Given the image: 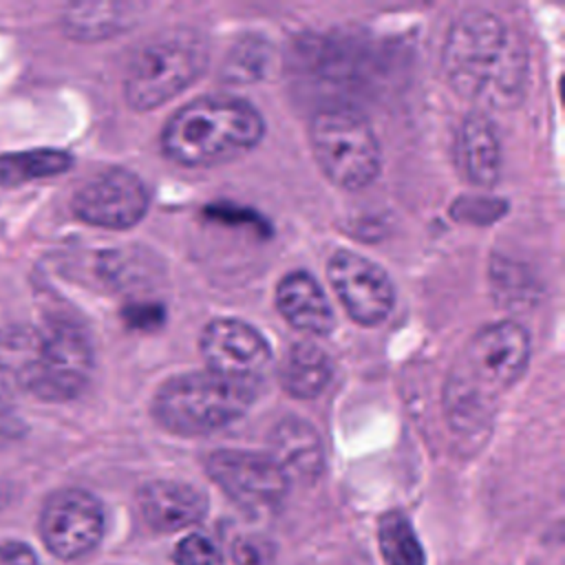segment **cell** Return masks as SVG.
Instances as JSON below:
<instances>
[{
  "instance_id": "obj_20",
  "label": "cell",
  "mask_w": 565,
  "mask_h": 565,
  "mask_svg": "<svg viewBox=\"0 0 565 565\" xmlns=\"http://www.w3.org/2000/svg\"><path fill=\"white\" fill-rule=\"evenodd\" d=\"M377 541L386 565H426L424 547L406 514L386 512L380 521Z\"/></svg>"
},
{
  "instance_id": "obj_14",
  "label": "cell",
  "mask_w": 565,
  "mask_h": 565,
  "mask_svg": "<svg viewBox=\"0 0 565 565\" xmlns=\"http://www.w3.org/2000/svg\"><path fill=\"white\" fill-rule=\"evenodd\" d=\"M276 307L280 316L298 331L311 335H327L335 327L333 307L307 271H289L276 287Z\"/></svg>"
},
{
  "instance_id": "obj_5",
  "label": "cell",
  "mask_w": 565,
  "mask_h": 565,
  "mask_svg": "<svg viewBox=\"0 0 565 565\" xmlns=\"http://www.w3.org/2000/svg\"><path fill=\"white\" fill-rule=\"evenodd\" d=\"M254 397V384L234 382L212 371H192L159 386L152 415L159 426L174 435H210L241 419Z\"/></svg>"
},
{
  "instance_id": "obj_6",
  "label": "cell",
  "mask_w": 565,
  "mask_h": 565,
  "mask_svg": "<svg viewBox=\"0 0 565 565\" xmlns=\"http://www.w3.org/2000/svg\"><path fill=\"white\" fill-rule=\"evenodd\" d=\"M205 66L207 40L194 29H170L132 55L124 77L126 102L135 110H152L194 84Z\"/></svg>"
},
{
  "instance_id": "obj_18",
  "label": "cell",
  "mask_w": 565,
  "mask_h": 565,
  "mask_svg": "<svg viewBox=\"0 0 565 565\" xmlns=\"http://www.w3.org/2000/svg\"><path fill=\"white\" fill-rule=\"evenodd\" d=\"M132 11H137L135 4L121 2L73 4L64 13V29L71 38L77 40L110 38L113 33L130 26V22L135 20Z\"/></svg>"
},
{
  "instance_id": "obj_15",
  "label": "cell",
  "mask_w": 565,
  "mask_h": 565,
  "mask_svg": "<svg viewBox=\"0 0 565 565\" xmlns=\"http://www.w3.org/2000/svg\"><path fill=\"white\" fill-rule=\"evenodd\" d=\"M457 166L477 188H492L501 172V141L492 119L472 110L463 117L457 132Z\"/></svg>"
},
{
  "instance_id": "obj_2",
  "label": "cell",
  "mask_w": 565,
  "mask_h": 565,
  "mask_svg": "<svg viewBox=\"0 0 565 565\" xmlns=\"http://www.w3.org/2000/svg\"><path fill=\"white\" fill-rule=\"evenodd\" d=\"M530 349L527 329L514 320L486 324L468 340L444 391L446 415L457 437L486 439L497 399L523 375Z\"/></svg>"
},
{
  "instance_id": "obj_13",
  "label": "cell",
  "mask_w": 565,
  "mask_h": 565,
  "mask_svg": "<svg viewBox=\"0 0 565 565\" xmlns=\"http://www.w3.org/2000/svg\"><path fill=\"white\" fill-rule=\"evenodd\" d=\"M139 510L152 530L177 532L203 519L207 497L192 483L154 479L139 490Z\"/></svg>"
},
{
  "instance_id": "obj_24",
  "label": "cell",
  "mask_w": 565,
  "mask_h": 565,
  "mask_svg": "<svg viewBox=\"0 0 565 565\" xmlns=\"http://www.w3.org/2000/svg\"><path fill=\"white\" fill-rule=\"evenodd\" d=\"M234 561L236 565H260L263 547L254 539H241L234 545Z\"/></svg>"
},
{
  "instance_id": "obj_10",
  "label": "cell",
  "mask_w": 565,
  "mask_h": 565,
  "mask_svg": "<svg viewBox=\"0 0 565 565\" xmlns=\"http://www.w3.org/2000/svg\"><path fill=\"white\" fill-rule=\"evenodd\" d=\"M201 353L207 371L258 386L271 364V347L252 324L236 318H216L201 333Z\"/></svg>"
},
{
  "instance_id": "obj_7",
  "label": "cell",
  "mask_w": 565,
  "mask_h": 565,
  "mask_svg": "<svg viewBox=\"0 0 565 565\" xmlns=\"http://www.w3.org/2000/svg\"><path fill=\"white\" fill-rule=\"evenodd\" d=\"M309 143L322 174L342 190H362L382 166L377 137L369 119L351 106H329L309 121Z\"/></svg>"
},
{
  "instance_id": "obj_16",
  "label": "cell",
  "mask_w": 565,
  "mask_h": 565,
  "mask_svg": "<svg viewBox=\"0 0 565 565\" xmlns=\"http://www.w3.org/2000/svg\"><path fill=\"white\" fill-rule=\"evenodd\" d=\"M289 481L311 483L322 472L324 455L316 428L298 417L280 419L269 435V452Z\"/></svg>"
},
{
  "instance_id": "obj_22",
  "label": "cell",
  "mask_w": 565,
  "mask_h": 565,
  "mask_svg": "<svg viewBox=\"0 0 565 565\" xmlns=\"http://www.w3.org/2000/svg\"><path fill=\"white\" fill-rule=\"evenodd\" d=\"M163 318V311L159 305H132L124 311V320L135 329H154Z\"/></svg>"
},
{
  "instance_id": "obj_21",
  "label": "cell",
  "mask_w": 565,
  "mask_h": 565,
  "mask_svg": "<svg viewBox=\"0 0 565 565\" xmlns=\"http://www.w3.org/2000/svg\"><path fill=\"white\" fill-rule=\"evenodd\" d=\"M218 550L205 534H188L174 547L177 565H218Z\"/></svg>"
},
{
  "instance_id": "obj_12",
  "label": "cell",
  "mask_w": 565,
  "mask_h": 565,
  "mask_svg": "<svg viewBox=\"0 0 565 565\" xmlns=\"http://www.w3.org/2000/svg\"><path fill=\"white\" fill-rule=\"evenodd\" d=\"M148 190L143 181L124 168L95 174L73 196V212L88 225L106 230H128L148 212Z\"/></svg>"
},
{
  "instance_id": "obj_8",
  "label": "cell",
  "mask_w": 565,
  "mask_h": 565,
  "mask_svg": "<svg viewBox=\"0 0 565 565\" xmlns=\"http://www.w3.org/2000/svg\"><path fill=\"white\" fill-rule=\"evenodd\" d=\"M205 468L212 481L245 510H269L289 490V479L265 452L221 448L207 457Z\"/></svg>"
},
{
  "instance_id": "obj_11",
  "label": "cell",
  "mask_w": 565,
  "mask_h": 565,
  "mask_svg": "<svg viewBox=\"0 0 565 565\" xmlns=\"http://www.w3.org/2000/svg\"><path fill=\"white\" fill-rule=\"evenodd\" d=\"M40 532L57 558L84 556L104 534V508L86 490H57L42 508Z\"/></svg>"
},
{
  "instance_id": "obj_25",
  "label": "cell",
  "mask_w": 565,
  "mask_h": 565,
  "mask_svg": "<svg viewBox=\"0 0 565 565\" xmlns=\"http://www.w3.org/2000/svg\"><path fill=\"white\" fill-rule=\"evenodd\" d=\"M13 428H20V422L11 415V411L7 408V404L0 402V439H7L13 435Z\"/></svg>"
},
{
  "instance_id": "obj_17",
  "label": "cell",
  "mask_w": 565,
  "mask_h": 565,
  "mask_svg": "<svg viewBox=\"0 0 565 565\" xmlns=\"http://www.w3.org/2000/svg\"><path fill=\"white\" fill-rule=\"evenodd\" d=\"M278 380L291 397L313 399L331 380V360L313 342H296L280 362Z\"/></svg>"
},
{
  "instance_id": "obj_4",
  "label": "cell",
  "mask_w": 565,
  "mask_h": 565,
  "mask_svg": "<svg viewBox=\"0 0 565 565\" xmlns=\"http://www.w3.org/2000/svg\"><path fill=\"white\" fill-rule=\"evenodd\" d=\"M265 135L263 115L230 95L199 97L179 108L161 132L163 154L188 168H210L249 152Z\"/></svg>"
},
{
  "instance_id": "obj_1",
  "label": "cell",
  "mask_w": 565,
  "mask_h": 565,
  "mask_svg": "<svg viewBox=\"0 0 565 565\" xmlns=\"http://www.w3.org/2000/svg\"><path fill=\"white\" fill-rule=\"evenodd\" d=\"M441 71L459 97L512 108L525 93L527 51L497 13L470 7L446 33Z\"/></svg>"
},
{
  "instance_id": "obj_3",
  "label": "cell",
  "mask_w": 565,
  "mask_h": 565,
  "mask_svg": "<svg viewBox=\"0 0 565 565\" xmlns=\"http://www.w3.org/2000/svg\"><path fill=\"white\" fill-rule=\"evenodd\" d=\"M93 371L86 331L71 320L0 329V380L46 402L77 397Z\"/></svg>"
},
{
  "instance_id": "obj_19",
  "label": "cell",
  "mask_w": 565,
  "mask_h": 565,
  "mask_svg": "<svg viewBox=\"0 0 565 565\" xmlns=\"http://www.w3.org/2000/svg\"><path fill=\"white\" fill-rule=\"evenodd\" d=\"M73 157L55 148H35L26 152H9L0 157V185H18L66 172Z\"/></svg>"
},
{
  "instance_id": "obj_23",
  "label": "cell",
  "mask_w": 565,
  "mask_h": 565,
  "mask_svg": "<svg viewBox=\"0 0 565 565\" xmlns=\"http://www.w3.org/2000/svg\"><path fill=\"white\" fill-rule=\"evenodd\" d=\"M0 565H40V563L29 545L11 541L0 545Z\"/></svg>"
},
{
  "instance_id": "obj_9",
  "label": "cell",
  "mask_w": 565,
  "mask_h": 565,
  "mask_svg": "<svg viewBox=\"0 0 565 565\" xmlns=\"http://www.w3.org/2000/svg\"><path fill=\"white\" fill-rule=\"evenodd\" d=\"M327 276L351 320L373 327L388 318L395 289L388 274L377 263L358 252L338 249L329 258Z\"/></svg>"
},
{
  "instance_id": "obj_26",
  "label": "cell",
  "mask_w": 565,
  "mask_h": 565,
  "mask_svg": "<svg viewBox=\"0 0 565 565\" xmlns=\"http://www.w3.org/2000/svg\"><path fill=\"white\" fill-rule=\"evenodd\" d=\"M7 503V492H4V488L0 486V508Z\"/></svg>"
}]
</instances>
